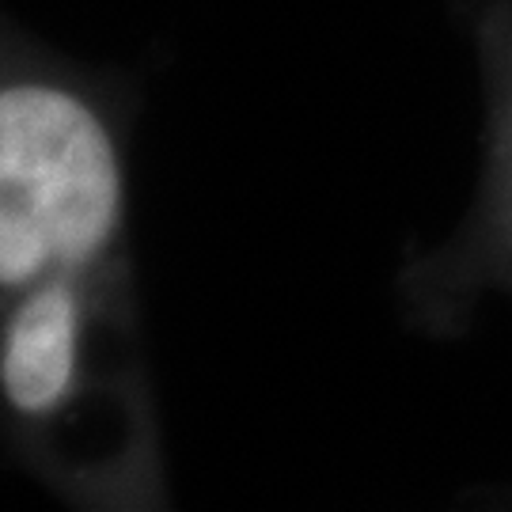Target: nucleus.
Masks as SVG:
<instances>
[{"mask_svg": "<svg viewBox=\"0 0 512 512\" xmlns=\"http://www.w3.org/2000/svg\"><path fill=\"white\" fill-rule=\"evenodd\" d=\"M122 175L107 129L76 95L16 84L0 95V281L88 262L118 224Z\"/></svg>", "mask_w": 512, "mask_h": 512, "instance_id": "f257e3e1", "label": "nucleus"}, {"mask_svg": "<svg viewBox=\"0 0 512 512\" xmlns=\"http://www.w3.org/2000/svg\"><path fill=\"white\" fill-rule=\"evenodd\" d=\"M76 330L80 308L69 285H42L16 308L0 349V384L16 410L46 414L69 395Z\"/></svg>", "mask_w": 512, "mask_h": 512, "instance_id": "f03ea898", "label": "nucleus"}]
</instances>
